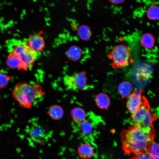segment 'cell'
Masks as SVG:
<instances>
[{
	"mask_svg": "<svg viewBox=\"0 0 159 159\" xmlns=\"http://www.w3.org/2000/svg\"><path fill=\"white\" fill-rule=\"evenodd\" d=\"M156 132L148 133L134 125L124 129L121 133L124 154L138 155L148 152L154 143Z\"/></svg>",
	"mask_w": 159,
	"mask_h": 159,
	"instance_id": "6da1fadb",
	"label": "cell"
},
{
	"mask_svg": "<svg viewBox=\"0 0 159 159\" xmlns=\"http://www.w3.org/2000/svg\"><path fill=\"white\" fill-rule=\"evenodd\" d=\"M44 95L37 83L23 82L17 84L12 93L14 99L22 107L29 108L37 99Z\"/></svg>",
	"mask_w": 159,
	"mask_h": 159,
	"instance_id": "7a4b0ae2",
	"label": "cell"
},
{
	"mask_svg": "<svg viewBox=\"0 0 159 159\" xmlns=\"http://www.w3.org/2000/svg\"><path fill=\"white\" fill-rule=\"evenodd\" d=\"M131 117L133 125L147 132H156L153 122L157 117L150 110L149 102L145 97L143 96L140 106L131 114Z\"/></svg>",
	"mask_w": 159,
	"mask_h": 159,
	"instance_id": "3957f363",
	"label": "cell"
},
{
	"mask_svg": "<svg viewBox=\"0 0 159 159\" xmlns=\"http://www.w3.org/2000/svg\"><path fill=\"white\" fill-rule=\"evenodd\" d=\"M108 57L112 61L114 68H123L128 66L131 62V50L125 45H116L109 52Z\"/></svg>",
	"mask_w": 159,
	"mask_h": 159,
	"instance_id": "277c9868",
	"label": "cell"
},
{
	"mask_svg": "<svg viewBox=\"0 0 159 159\" xmlns=\"http://www.w3.org/2000/svg\"><path fill=\"white\" fill-rule=\"evenodd\" d=\"M18 55L22 62V69L25 70L31 68L37 59V52L28 45L19 44L15 45L12 51Z\"/></svg>",
	"mask_w": 159,
	"mask_h": 159,
	"instance_id": "5b68a950",
	"label": "cell"
},
{
	"mask_svg": "<svg viewBox=\"0 0 159 159\" xmlns=\"http://www.w3.org/2000/svg\"><path fill=\"white\" fill-rule=\"evenodd\" d=\"M63 82L65 85L69 90H84L88 87L86 73L84 71L72 75H66L64 78Z\"/></svg>",
	"mask_w": 159,
	"mask_h": 159,
	"instance_id": "8992f818",
	"label": "cell"
},
{
	"mask_svg": "<svg viewBox=\"0 0 159 159\" xmlns=\"http://www.w3.org/2000/svg\"><path fill=\"white\" fill-rule=\"evenodd\" d=\"M29 134L32 139L39 144H44L48 140L50 136L48 132L42 126L35 123L32 125Z\"/></svg>",
	"mask_w": 159,
	"mask_h": 159,
	"instance_id": "52a82bcc",
	"label": "cell"
},
{
	"mask_svg": "<svg viewBox=\"0 0 159 159\" xmlns=\"http://www.w3.org/2000/svg\"><path fill=\"white\" fill-rule=\"evenodd\" d=\"M143 90L135 91L128 97L127 107L131 114L135 112L140 106L143 97Z\"/></svg>",
	"mask_w": 159,
	"mask_h": 159,
	"instance_id": "ba28073f",
	"label": "cell"
},
{
	"mask_svg": "<svg viewBox=\"0 0 159 159\" xmlns=\"http://www.w3.org/2000/svg\"><path fill=\"white\" fill-rule=\"evenodd\" d=\"M28 43L29 47L36 52L41 51L45 44L43 37L39 33L30 36Z\"/></svg>",
	"mask_w": 159,
	"mask_h": 159,
	"instance_id": "9c48e42d",
	"label": "cell"
},
{
	"mask_svg": "<svg viewBox=\"0 0 159 159\" xmlns=\"http://www.w3.org/2000/svg\"><path fill=\"white\" fill-rule=\"evenodd\" d=\"M7 65L12 69H22V62L19 57L12 51L8 56L6 61Z\"/></svg>",
	"mask_w": 159,
	"mask_h": 159,
	"instance_id": "30bf717a",
	"label": "cell"
},
{
	"mask_svg": "<svg viewBox=\"0 0 159 159\" xmlns=\"http://www.w3.org/2000/svg\"><path fill=\"white\" fill-rule=\"evenodd\" d=\"M78 153L82 158L88 159L90 158L94 153L93 147L90 145L85 143L81 145L78 149Z\"/></svg>",
	"mask_w": 159,
	"mask_h": 159,
	"instance_id": "8fae6325",
	"label": "cell"
},
{
	"mask_svg": "<svg viewBox=\"0 0 159 159\" xmlns=\"http://www.w3.org/2000/svg\"><path fill=\"white\" fill-rule=\"evenodd\" d=\"M118 90L122 97L125 98L128 97L133 92V87L130 83L124 81L119 85Z\"/></svg>",
	"mask_w": 159,
	"mask_h": 159,
	"instance_id": "7c38bea8",
	"label": "cell"
},
{
	"mask_svg": "<svg viewBox=\"0 0 159 159\" xmlns=\"http://www.w3.org/2000/svg\"><path fill=\"white\" fill-rule=\"evenodd\" d=\"M95 101L98 107L102 109H107L110 104L109 96L104 93H100L97 95Z\"/></svg>",
	"mask_w": 159,
	"mask_h": 159,
	"instance_id": "4fadbf2b",
	"label": "cell"
},
{
	"mask_svg": "<svg viewBox=\"0 0 159 159\" xmlns=\"http://www.w3.org/2000/svg\"><path fill=\"white\" fill-rule=\"evenodd\" d=\"M67 54L69 59L74 61H77L82 56V51L80 47L76 46H72L68 50Z\"/></svg>",
	"mask_w": 159,
	"mask_h": 159,
	"instance_id": "5bb4252c",
	"label": "cell"
},
{
	"mask_svg": "<svg viewBox=\"0 0 159 159\" xmlns=\"http://www.w3.org/2000/svg\"><path fill=\"white\" fill-rule=\"evenodd\" d=\"M48 113L49 116L53 120H58L61 119L63 115L62 108L57 105H54L50 107Z\"/></svg>",
	"mask_w": 159,
	"mask_h": 159,
	"instance_id": "9a60e30c",
	"label": "cell"
},
{
	"mask_svg": "<svg viewBox=\"0 0 159 159\" xmlns=\"http://www.w3.org/2000/svg\"><path fill=\"white\" fill-rule=\"evenodd\" d=\"M72 117L74 121L82 123L85 120L86 115L84 110L80 107H75L71 111Z\"/></svg>",
	"mask_w": 159,
	"mask_h": 159,
	"instance_id": "2e32d148",
	"label": "cell"
},
{
	"mask_svg": "<svg viewBox=\"0 0 159 159\" xmlns=\"http://www.w3.org/2000/svg\"><path fill=\"white\" fill-rule=\"evenodd\" d=\"M77 34L78 36L82 40L87 41L90 39L92 33L89 26L82 25L80 26L78 28Z\"/></svg>",
	"mask_w": 159,
	"mask_h": 159,
	"instance_id": "e0dca14e",
	"label": "cell"
},
{
	"mask_svg": "<svg viewBox=\"0 0 159 159\" xmlns=\"http://www.w3.org/2000/svg\"><path fill=\"white\" fill-rule=\"evenodd\" d=\"M141 42L143 46L148 49L151 48L154 45V39L151 35L148 34H145L142 36Z\"/></svg>",
	"mask_w": 159,
	"mask_h": 159,
	"instance_id": "ac0fdd59",
	"label": "cell"
},
{
	"mask_svg": "<svg viewBox=\"0 0 159 159\" xmlns=\"http://www.w3.org/2000/svg\"><path fill=\"white\" fill-rule=\"evenodd\" d=\"M147 15L151 19H159V7L155 6L150 7L148 10Z\"/></svg>",
	"mask_w": 159,
	"mask_h": 159,
	"instance_id": "d6986e66",
	"label": "cell"
},
{
	"mask_svg": "<svg viewBox=\"0 0 159 159\" xmlns=\"http://www.w3.org/2000/svg\"><path fill=\"white\" fill-rule=\"evenodd\" d=\"M81 129L82 131L85 134H88L90 133L92 130V126L91 122L84 121L81 124Z\"/></svg>",
	"mask_w": 159,
	"mask_h": 159,
	"instance_id": "ffe728a7",
	"label": "cell"
},
{
	"mask_svg": "<svg viewBox=\"0 0 159 159\" xmlns=\"http://www.w3.org/2000/svg\"><path fill=\"white\" fill-rule=\"evenodd\" d=\"M10 78L5 73L0 70V88L5 87L9 82Z\"/></svg>",
	"mask_w": 159,
	"mask_h": 159,
	"instance_id": "44dd1931",
	"label": "cell"
},
{
	"mask_svg": "<svg viewBox=\"0 0 159 159\" xmlns=\"http://www.w3.org/2000/svg\"><path fill=\"white\" fill-rule=\"evenodd\" d=\"M148 152L154 157L159 158V144L153 143Z\"/></svg>",
	"mask_w": 159,
	"mask_h": 159,
	"instance_id": "7402d4cb",
	"label": "cell"
},
{
	"mask_svg": "<svg viewBox=\"0 0 159 159\" xmlns=\"http://www.w3.org/2000/svg\"><path fill=\"white\" fill-rule=\"evenodd\" d=\"M135 155L137 156L138 159H159L153 156L148 152Z\"/></svg>",
	"mask_w": 159,
	"mask_h": 159,
	"instance_id": "603a6c76",
	"label": "cell"
},
{
	"mask_svg": "<svg viewBox=\"0 0 159 159\" xmlns=\"http://www.w3.org/2000/svg\"><path fill=\"white\" fill-rule=\"evenodd\" d=\"M124 1L123 0H110L109 1L112 4H119L123 3Z\"/></svg>",
	"mask_w": 159,
	"mask_h": 159,
	"instance_id": "cb8c5ba5",
	"label": "cell"
}]
</instances>
